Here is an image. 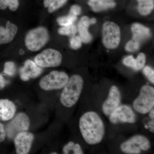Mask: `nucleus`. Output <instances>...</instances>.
Masks as SVG:
<instances>
[{"label":"nucleus","mask_w":154,"mask_h":154,"mask_svg":"<svg viewBox=\"0 0 154 154\" xmlns=\"http://www.w3.org/2000/svg\"><path fill=\"white\" fill-rule=\"evenodd\" d=\"M17 68L14 63L12 61L6 62L4 65L3 72L9 76H13L16 74Z\"/></svg>","instance_id":"393cba45"},{"label":"nucleus","mask_w":154,"mask_h":154,"mask_svg":"<svg viewBox=\"0 0 154 154\" xmlns=\"http://www.w3.org/2000/svg\"><path fill=\"white\" fill-rule=\"evenodd\" d=\"M68 0H44L43 5L45 8H48L50 13L54 12L62 7Z\"/></svg>","instance_id":"412c9836"},{"label":"nucleus","mask_w":154,"mask_h":154,"mask_svg":"<svg viewBox=\"0 0 154 154\" xmlns=\"http://www.w3.org/2000/svg\"><path fill=\"white\" fill-rule=\"evenodd\" d=\"M140 43L135 40H131L128 42L125 46V50L129 52H133L137 50L139 48Z\"/></svg>","instance_id":"bb28decb"},{"label":"nucleus","mask_w":154,"mask_h":154,"mask_svg":"<svg viewBox=\"0 0 154 154\" xmlns=\"http://www.w3.org/2000/svg\"><path fill=\"white\" fill-rule=\"evenodd\" d=\"M90 22H91V24H94L96 22V20L95 18H92L90 19Z\"/></svg>","instance_id":"c9c22d12"},{"label":"nucleus","mask_w":154,"mask_h":154,"mask_svg":"<svg viewBox=\"0 0 154 154\" xmlns=\"http://www.w3.org/2000/svg\"><path fill=\"white\" fill-rule=\"evenodd\" d=\"M91 25L90 19L86 16L82 17L78 24V31L80 37L82 41L85 43H89L92 39V36L88 30Z\"/></svg>","instance_id":"f3484780"},{"label":"nucleus","mask_w":154,"mask_h":154,"mask_svg":"<svg viewBox=\"0 0 154 154\" xmlns=\"http://www.w3.org/2000/svg\"><path fill=\"white\" fill-rule=\"evenodd\" d=\"M42 69L33 61L28 60L25 61L24 66L19 70L21 79L26 82L30 78L35 79L41 74Z\"/></svg>","instance_id":"ddd939ff"},{"label":"nucleus","mask_w":154,"mask_h":154,"mask_svg":"<svg viewBox=\"0 0 154 154\" xmlns=\"http://www.w3.org/2000/svg\"><path fill=\"white\" fill-rule=\"evenodd\" d=\"M51 154H58L56 152H51V153H50Z\"/></svg>","instance_id":"e433bc0d"},{"label":"nucleus","mask_w":154,"mask_h":154,"mask_svg":"<svg viewBox=\"0 0 154 154\" xmlns=\"http://www.w3.org/2000/svg\"><path fill=\"white\" fill-rule=\"evenodd\" d=\"M17 108L15 103L8 99H0V120L10 121L16 114Z\"/></svg>","instance_id":"4468645a"},{"label":"nucleus","mask_w":154,"mask_h":154,"mask_svg":"<svg viewBox=\"0 0 154 154\" xmlns=\"http://www.w3.org/2000/svg\"><path fill=\"white\" fill-rule=\"evenodd\" d=\"M148 127L150 129L152 132H154V119H152L151 121L149 122Z\"/></svg>","instance_id":"72a5a7b5"},{"label":"nucleus","mask_w":154,"mask_h":154,"mask_svg":"<svg viewBox=\"0 0 154 154\" xmlns=\"http://www.w3.org/2000/svg\"><path fill=\"white\" fill-rule=\"evenodd\" d=\"M76 32V28L73 24L67 26H63L58 30V33L60 35L70 36H74Z\"/></svg>","instance_id":"5701e85b"},{"label":"nucleus","mask_w":154,"mask_h":154,"mask_svg":"<svg viewBox=\"0 0 154 154\" xmlns=\"http://www.w3.org/2000/svg\"><path fill=\"white\" fill-rule=\"evenodd\" d=\"M30 125V119L26 113H16L5 128L6 134L9 138H14L19 133L28 131Z\"/></svg>","instance_id":"6e6552de"},{"label":"nucleus","mask_w":154,"mask_h":154,"mask_svg":"<svg viewBox=\"0 0 154 154\" xmlns=\"http://www.w3.org/2000/svg\"><path fill=\"white\" fill-rule=\"evenodd\" d=\"M49 39V34L46 28L40 27L30 30L25 38V44L29 50L36 51L41 49Z\"/></svg>","instance_id":"39448f33"},{"label":"nucleus","mask_w":154,"mask_h":154,"mask_svg":"<svg viewBox=\"0 0 154 154\" xmlns=\"http://www.w3.org/2000/svg\"><path fill=\"white\" fill-rule=\"evenodd\" d=\"M79 127L84 140L91 145L101 143L105 136L104 122L100 116L95 111L84 113L80 117Z\"/></svg>","instance_id":"f257e3e1"},{"label":"nucleus","mask_w":154,"mask_h":154,"mask_svg":"<svg viewBox=\"0 0 154 154\" xmlns=\"http://www.w3.org/2000/svg\"><path fill=\"white\" fill-rule=\"evenodd\" d=\"M63 154H83L84 153L81 145L74 142L70 141L63 148Z\"/></svg>","instance_id":"aec40b11"},{"label":"nucleus","mask_w":154,"mask_h":154,"mask_svg":"<svg viewBox=\"0 0 154 154\" xmlns=\"http://www.w3.org/2000/svg\"><path fill=\"white\" fill-rule=\"evenodd\" d=\"M77 18V16L69 14L67 16L59 17L57 19V22L61 26H67L73 24Z\"/></svg>","instance_id":"b1692460"},{"label":"nucleus","mask_w":154,"mask_h":154,"mask_svg":"<svg viewBox=\"0 0 154 154\" xmlns=\"http://www.w3.org/2000/svg\"><path fill=\"white\" fill-rule=\"evenodd\" d=\"M109 119L114 124L119 123H134L137 121L136 116L128 105L119 106L109 116Z\"/></svg>","instance_id":"9d476101"},{"label":"nucleus","mask_w":154,"mask_h":154,"mask_svg":"<svg viewBox=\"0 0 154 154\" xmlns=\"http://www.w3.org/2000/svg\"><path fill=\"white\" fill-rule=\"evenodd\" d=\"M19 6V0H0V10H5L8 7L11 11H15Z\"/></svg>","instance_id":"4be33fe9"},{"label":"nucleus","mask_w":154,"mask_h":154,"mask_svg":"<svg viewBox=\"0 0 154 154\" xmlns=\"http://www.w3.org/2000/svg\"><path fill=\"white\" fill-rule=\"evenodd\" d=\"M146 56L142 53H141L136 59H135L134 66V69L138 71L141 69L145 66L146 63Z\"/></svg>","instance_id":"a878e982"},{"label":"nucleus","mask_w":154,"mask_h":154,"mask_svg":"<svg viewBox=\"0 0 154 154\" xmlns=\"http://www.w3.org/2000/svg\"><path fill=\"white\" fill-rule=\"evenodd\" d=\"M88 5L95 12H100L115 7L114 0H88Z\"/></svg>","instance_id":"a211bd4d"},{"label":"nucleus","mask_w":154,"mask_h":154,"mask_svg":"<svg viewBox=\"0 0 154 154\" xmlns=\"http://www.w3.org/2000/svg\"><path fill=\"white\" fill-rule=\"evenodd\" d=\"M123 63L125 65L134 69V66L135 59L133 56L130 55L125 58L123 60Z\"/></svg>","instance_id":"c756f323"},{"label":"nucleus","mask_w":154,"mask_h":154,"mask_svg":"<svg viewBox=\"0 0 154 154\" xmlns=\"http://www.w3.org/2000/svg\"><path fill=\"white\" fill-rule=\"evenodd\" d=\"M136 111L141 114L148 113L154 106V88L149 85H144L141 88L138 96L133 104Z\"/></svg>","instance_id":"20e7f679"},{"label":"nucleus","mask_w":154,"mask_h":154,"mask_svg":"<svg viewBox=\"0 0 154 154\" xmlns=\"http://www.w3.org/2000/svg\"><path fill=\"white\" fill-rule=\"evenodd\" d=\"M62 60V56L56 50L48 48L44 50L34 58L35 63L41 67H55L59 66Z\"/></svg>","instance_id":"1a4fd4ad"},{"label":"nucleus","mask_w":154,"mask_h":154,"mask_svg":"<svg viewBox=\"0 0 154 154\" xmlns=\"http://www.w3.org/2000/svg\"><path fill=\"white\" fill-rule=\"evenodd\" d=\"M34 138V134L28 131L17 134L14 138L16 154L29 153L32 147Z\"/></svg>","instance_id":"9b49d317"},{"label":"nucleus","mask_w":154,"mask_h":154,"mask_svg":"<svg viewBox=\"0 0 154 154\" xmlns=\"http://www.w3.org/2000/svg\"><path fill=\"white\" fill-rule=\"evenodd\" d=\"M18 31L16 25L8 21L6 28L0 26V45L7 44L13 41Z\"/></svg>","instance_id":"2eb2a0df"},{"label":"nucleus","mask_w":154,"mask_h":154,"mask_svg":"<svg viewBox=\"0 0 154 154\" xmlns=\"http://www.w3.org/2000/svg\"><path fill=\"white\" fill-rule=\"evenodd\" d=\"M149 113V116L150 118L151 119H154V107L151 110H150Z\"/></svg>","instance_id":"f704fd0d"},{"label":"nucleus","mask_w":154,"mask_h":154,"mask_svg":"<svg viewBox=\"0 0 154 154\" xmlns=\"http://www.w3.org/2000/svg\"><path fill=\"white\" fill-rule=\"evenodd\" d=\"M150 147V142L147 138L143 135L137 134L122 143L120 149L125 154H138L142 151L148 150Z\"/></svg>","instance_id":"423d86ee"},{"label":"nucleus","mask_w":154,"mask_h":154,"mask_svg":"<svg viewBox=\"0 0 154 154\" xmlns=\"http://www.w3.org/2000/svg\"><path fill=\"white\" fill-rule=\"evenodd\" d=\"M137 9L141 15L146 16L151 13L154 9V0H137Z\"/></svg>","instance_id":"6ab92c4d"},{"label":"nucleus","mask_w":154,"mask_h":154,"mask_svg":"<svg viewBox=\"0 0 154 154\" xmlns=\"http://www.w3.org/2000/svg\"><path fill=\"white\" fill-rule=\"evenodd\" d=\"M70 43L73 49H78L82 46V41L80 36H73L70 40Z\"/></svg>","instance_id":"c85d7f7f"},{"label":"nucleus","mask_w":154,"mask_h":154,"mask_svg":"<svg viewBox=\"0 0 154 154\" xmlns=\"http://www.w3.org/2000/svg\"><path fill=\"white\" fill-rule=\"evenodd\" d=\"M121 38L120 29L113 22H105L102 28V41L104 46L108 49H114L119 45Z\"/></svg>","instance_id":"0eeeda50"},{"label":"nucleus","mask_w":154,"mask_h":154,"mask_svg":"<svg viewBox=\"0 0 154 154\" xmlns=\"http://www.w3.org/2000/svg\"><path fill=\"white\" fill-rule=\"evenodd\" d=\"M69 79L66 73L53 71L42 77L38 85L40 89L44 91H57L63 89Z\"/></svg>","instance_id":"7ed1b4c3"},{"label":"nucleus","mask_w":154,"mask_h":154,"mask_svg":"<svg viewBox=\"0 0 154 154\" xmlns=\"http://www.w3.org/2000/svg\"><path fill=\"white\" fill-rule=\"evenodd\" d=\"M6 136L7 134L5 127L2 123L0 122V143L3 142L5 140Z\"/></svg>","instance_id":"2f4dec72"},{"label":"nucleus","mask_w":154,"mask_h":154,"mask_svg":"<svg viewBox=\"0 0 154 154\" xmlns=\"http://www.w3.org/2000/svg\"><path fill=\"white\" fill-rule=\"evenodd\" d=\"M81 13V8L79 6L77 5H73L70 10L69 14L77 16L79 15Z\"/></svg>","instance_id":"7c9ffc66"},{"label":"nucleus","mask_w":154,"mask_h":154,"mask_svg":"<svg viewBox=\"0 0 154 154\" xmlns=\"http://www.w3.org/2000/svg\"><path fill=\"white\" fill-rule=\"evenodd\" d=\"M121 101V94L118 88L114 85L111 86L107 99L102 105L103 113L109 116L120 105Z\"/></svg>","instance_id":"f8f14e48"},{"label":"nucleus","mask_w":154,"mask_h":154,"mask_svg":"<svg viewBox=\"0 0 154 154\" xmlns=\"http://www.w3.org/2000/svg\"><path fill=\"white\" fill-rule=\"evenodd\" d=\"M7 85V81L5 79L3 75L0 73V91L3 90Z\"/></svg>","instance_id":"473e14b6"},{"label":"nucleus","mask_w":154,"mask_h":154,"mask_svg":"<svg viewBox=\"0 0 154 154\" xmlns=\"http://www.w3.org/2000/svg\"><path fill=\"white\" fill-rule=\"evenodd\" d=\"M131 29L133 34L132 39L139 43L144 41L150 36L149 29L139 23L133 24Z\"/></svg>","instance_id":"dca6fc26"},{"label":"nucleus","mask_w":154,"mask_h":154,"mask_svg":"<svg viewBox=\"0 0 154 154\" xmlns=\"http://www.w3.org/2000/svg\"><path fill=\"white\" fill-rule=\"evenodd\" d=\"M84 85V80L79 75H74L71 77L60 95L62 105L68 108L74 106L79 99Z\"/></svg>","instance_id":"f03ea898"},{"label":"nucleus","mask_w":154,"mask_h":154,"mask_svg":"<svg viewBox=\"0 0 154 154\" xmlns=\"http://www.w3.org/2000/svg\"><path fill=\"white\" fill-rule=\"evenodd\" d=\"M143 72L148 79L152 84H154V71L152 68L148 66H146L144 68Z\"/></svg>","instance_id":"cd10ccee"}]
</instances>
